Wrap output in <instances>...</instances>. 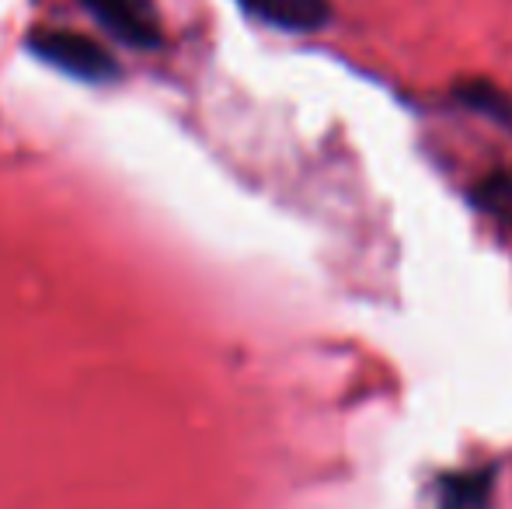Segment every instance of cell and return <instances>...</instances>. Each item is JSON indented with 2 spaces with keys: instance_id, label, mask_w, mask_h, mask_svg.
Returning a JSON list of instances; mask_svg holds the SVG:
<instances>
[{
  "instance_id": "obj_1",
  "label": "cell",
  "mask_w": 512,
  "mask_h": 509,
  "mask_svg": "<svg viewBox=\"0 0 512 509\" xmlns=\"http://www.w3.org/2000/svg\"><path fill=\"white\" fill-rule=\"evenodd\" d=\"M28 53L42 60L46 67H56L63 74L77 77L88 84H112L119 77V63L98 39L70 28H35L28 35Z\"/></svg>"
},
{
  "instance_id": "obj_2",
  "label": "cell",
  "mask_w": 512,
  "mask_h": 509,
  "mask_svg": "<svg viewBox=\"0 0 512 509\" xmlns=\"http://www.w3.org/2000/svg\"><path fill=\"white\" fill-rule=\"evenodd\" d=\"M84 11L115 35L119 42L136 49L161 46V18H157L154 0H81Z\"/></svg>"
},
{
  "instance_id": "obj_3",
  "label": "cell",
  "mask_w": 512,
  "mask_h": 509,
  "mask_svg": "<svg viewBox=\"0 0 512 509\" xmlns=\"http://www.w3.org/2000/svg\"><path fill=\"white\" fill-rule=\"evenodd\" d=\"M241 7L248 14H255L258 21L283 32H321L331 21V4L328 0H241Z\"/></svg>"
},
{
  "instance_id": "obj_4",
  "label": "cell",
  "mask_w": 512,
  "mask_h": 509,
  "mask_svg": "<svg viewBox=\"0 0 512 509\" xmlns=\"http://www.w3.org/2000/svg\"><path fill=\"white\" fill-rule=\"evenodd\" d=\"M492 503V471L450 475L439 489V509H488Z\"/></svg>"
},
{
  "instance_id": "obj_5",
  "label": "cell",
  "mask_w": 512,
  "mask_h": 509,
  "mask_svg": "<svg viewBox=\"0 0 512 509\" xmlns=\"http://www.w3.org/2000/svg\"><path fill=\"white\" fill-rule=\"evenodd\" d=\"M471 199L481 213H488V217L495 220V224L512 231V175L509 171H492V175H485L471 189Z\"/></svg>"
},
{
  "instance_id": "obj_6",
  "label": "cell",
  "mask_w": 512,
  "mask_h": 509,
  "mask_svg": "<svg viewBox=\"0 0 512 509\" xmlns=\"http://www.w3.org/2000/svg\"><path fill=\"white\" fill-rule=\"evenodd\" d=\"M453 95H457L467 109L481 112V116L495 119V123H502V126H512V98L499 88V84H492V81H460Z\"/></svg>"
}]
</instances>
